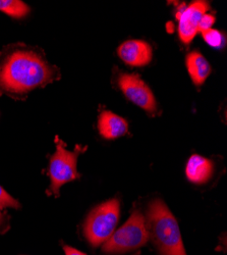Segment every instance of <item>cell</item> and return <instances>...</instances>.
Returning <instances> with one entry per match:
<instances>
[{
  "label": "cell",
  "mask_w": 227,
  "mask_h": 255,
  "mask_svg": "<svg viewBox=\"0 0 227 255\" xmlns=\"http://www.w3.org/2000/svg\"><path fill=\"white\" fill-rule=\"evenodd\" d=\"M58 78V69L34 49L18 45L0 53V93L19 98Z\"/></svg>",
  "instance_id": "cell-1"
},
{
  "label": "cell",
  "mask_w": 227,
  "mask_h": 255,
  "mask_svg": "<svg viewBox=\"0 0 227 255\" xmlns=\"http://www.w3.org/2000/svg\"><path fill=\"white\" fill-rule=\"evenodd\" d=\"M147 222L148 233L161 255H187L178 223L162 200L150 202Z\"/></svg>",
  "instance_id": "cell-2"
},
{
  "label": "cell",
  "mask_w": 227,
  "mask_h": 255,
  "mask_svg": "<svg viewBox=\"0 0 227 255\" xmlns=\"http://www.w3.org/2000/svg\"><path fill=\"white\" fill-rule=\"evenodd\" d=\"M149 238L146 220L139 210H135L126 224L115 231L103 244L102 251L107 254H122L141 248Z\"/></svg>",
  "instance_id": "cell-3"
},
{
  "label": "cell",
  "mask_w": 227,
  "mask_h": 255,
  "mask_svg": "<svg viewBox=\"0 0 227 255\" xmlns=\"http://www.w3.org/2000/svg\"><path fill=\"white\" fill-rule=\"evenodd\" d=\"M120 216V203L111 199L95 207L84 225V235L93 247L104 244L115 231Z\"/></svg>",
  "instance_id": "cell-4"
},
{
  "label": "cell",
  "mask_w": 227,
  "mask_h": 255,
  "mask_svg": "<svg viewBox=\"0 0 227 255\" xmlns=\"http://www.w3.org/2000/svg\"><path fill=\"white\" fill-rule=\"evenodd\" d=\"M55 140L56 151L50 158L48 175L51 181L49 193L58 196L61 186L79 177L76 171V161L81 150L70 151L65 147L64 141L58 137Z\"/></svg>",
  "instance_id": "cell-5"
},
{
  "label": "cell",
  "mask_w": 227,
  "mask_h": 255,
  "mask_svg": "<svg viewBox=\"0 0 227 255\" xmlns=\"http://www.w3.org/2000/svg\"><path fill=\"white\" fill-rule=\"evenodd\" d=\"M118 86L126 97L147 113L157 109L156 99L149 88L137 74H122L118 79Z\"/></svg>",
  "instance_id": "cell-6"
},
{
  "label": "cell",
  "mask_w": 227,
  "mask_h": 255,
  "mask_svg": "<svg viewBox=\"0 0 227 255\" xmlns=\"http://www.w3.org/2000/svg\"><path fill=\"white\" fill-rule=\"evenodd\" d=\"M210 9L208 2L195 1L185 8L178 18V35L184 44H190L199 32V24L204 14Z\"/></svg>",
  "instance_id": "cell-7"
},
{
  "label": "cell",
  "mask_w": 227,
  "mask_h": 255,
  "mask_svg": "<svg viewBox=\"0 0 227 255\" xmlns=\"http://www.w3.org/2000/svg\"><path fill=\"white\" fill-rule=\"evenodd\" d=\"M120 59L132 67L147 66L152 60V48L145 41L129 40L117 49Z\"/></svg>",
  "instance_id": "cell-8"
},
{
  "label": "cell",
  "mask_w": 227,
  "mask_h": 255,
  "mask_svg": "<svg viewBox=\"0 0 227 255\" xmlns=\"http://www.w3.org/2000/svg\"><path fill=\"white\" fill-rule=\"evenodd\" d=\"M98 130L102 137L113 140L128 133L129 124L123 118L105 111L102 112L98 118Z\"/></svg>",
  "instance_id": "cell-9"
},
{
  "label": "cell",
  "mask_w": 227,
  "mask_h": 255,
  "mask_svg": "<svg viewBox=\"0 0 227 255\" xmlns=\"http://www.w3.org/2000/svg\"><path fill=\"white\" fill-rule=\"evenodd\" d=\"M214 172L213 162L201 155H192L185 167L187 178L194 184H205L212 177Z\"/></svg>",
  "instance_id": "cell-10"
},
{
  "label": "cell",
  "mask_w": 227,
  "mask_h": 255,
  "mask_svg": "<svg viewBox=\"0 0 227 255\" xmlns=\"http://www.w3.org/2000/svg\"><path fill=\"white\" fill-rule=\"evenodd\" d=\"M185 63H187L188 72L194 84L197 86H201L211 73V67L207 59L199 51H193L188 54Z\"/></svg>",
  "instance_id": "cell-11"
},
{
  "label": "cell",
  "mask_w": 227,
  "mask_h": 255,
  "mask_svg": "<svg viewBox=\"0 0 227 255\" xmlns=\"http://www.w3.org/2000/svg\"><path fill=\"white\" fill-rule=\"evenodd\" d=\"M0 11L13 18H24L30 12V7L19 0H0Z\"/></svg>",
  "instance_id": "cell-12"
},
{
  "label": "cell",
  "mask_w": 227,
  "mask_h": 255,
  "mask_svg": "<svg viewBox=\"0 0 227 255\" xmlns=\"http://www.w3.org/2000/svg\"><path fill=\"white\" fill-rule=\"evenodd\" d=\"M204 40L207 42L210 46H213L215 48H219L224 43V38L222 34L214 29H210L205 32H202Z\"/></svg>",
  "instance_id": "cell-13"
},
{
  "label": "cell",
  "mask_w": 227,
  "mask_h": 255,
  "mask_svg": "<svg viewBox=\"0 0 227 255\" xmlns=\"http://www.w3.org/2000/svg\"><path fill=\"white\" fill-rule=\"evenodd\" d=\"M6 207L17 209L20 207V204L13 197H11L1 186H0V209Z\"/></svg>",
  "instance_id": "cell-14"
},
{
  "label": "cell",
  "mask_w": 227,
  "mask_h": 255,
  "mask_svg": "<svg viewBox=\"0 0 227 255\" xmlns=\"http://www.w3.org/2000/svg\"><path fill=\"white\" fill-rule=\"evenodd\" d=\"M215 23V17L212 14L206 13L203 15V17L201 18V22L199 24V32H205L207 30L212 29L211 27L214 25Z\"/></svg>",
  "instance_id": "cell-15"
},
{
  "label": "cell",
  "mask_w": 227,
  "mask_h": 255,
  "mask_svg": "<svg viewBox=\"0 0 227 255\" xmlns=\"http://www.w3.org/2000/svg\"><path fill=\"white\" fill-rule=\"evenodd\" d=\"M64 249H65L66 255H87V254L82 253V252H80V251H78V250H76V249H75L71 246H65Z\"/></svg>",
  "instance_id": "cell-16"
},
{
  "label": "cell",
  "mask_w": 227,
  "mask_h": 255,
  "mask_svg": "<svg viewBox=\"0 0 227 255\" xmlns=\"http://www.w3.org/2000/svg\"><path fill=\"white\" fill-rule=\"evenodd\" d=\"M2 222H3V215H2V212H1V209H0V225L2 224Z\"/></svg>",
  "instance_id": "cell-17"
}]
</instances>
